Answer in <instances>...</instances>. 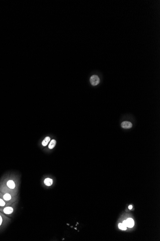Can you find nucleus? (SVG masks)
Wrapping results in <instances>:
<instances>
[{"label": "nucleus", "instance_id": "obj_9", "mask_svg": "<svg viewBox=\"0 0 160 241\" xmlns=\"http://www.w3.org/2000/svg\"><path fill=\"white\" fill-rule=\"evenodd\" d=\"M50 141V138L49 137H46L42 142V145L44 146H46Z\"/></svg>", "mask_w": 160, "mask_h": 241}, {"label": "nucleus", "instance_id": "obj_10", "mask_svg": "<svg viewBox=\"0 0 160 241\" xmlns=\"http://www.w3.org/2000/svg\"><path fill=\"white\" fill-rule=\"evenodd\" d=\"M56 145V141L55 140H52L50 141V144H49V149H53Z\"/></svg>", "mask_w": 160, "mask_h": 241}, {"label": "nucleus", "instance_id": "obj_5", "mask_svg": "<svg viewBox=\"0 0 160 241\" xmlns=\"http://www.w3.org/2000/svg\"><path fill=\"white\" fill-rule=\"evenodd\" d=\"M91 84L93 86H96L98 85L100 82V79L96 75H93L90 78Z\"/></svg>", "mask_w": 160, "mask_h": 241}, {"label": "nucleus", "instance_id": "obj_8", "mask_svg": "<svg viewBox=\"0 0 160 241\" xmlns=\"http://www.w3.org/2000/svg\"><path fill=\"white\" fill-rule=\"evenodd\" d=\"M12 203H7L6 202H5L2 198H1L0 197V207L1 208L2 207H4L7 206H8V205H11Z\"/></svg>", "mask_w": 160, "mask_h": 241}, {"label": "nucleus", "instance_id": "obj_12", "mask_svg": "<svg viewBox=\"0 0 160 241\" xmlns=\"http://www.w3.org/2000/svg\"><path fill=\"white\" fill-rule=\"evenodd\" d=\"M129 209H131L132 208V206H131V205L129 206Z\"/></svg>", "mask_w": 160, "mask_h": 241}, {"label": "nucleus", "instance_id": "obj_13", "mask_svg": "<svg viewBox=\"0 0 160 241\" xmlns=\"http://www.w3.org/2000/svg\"><path fill=\"white\" fill-rule=\"evenodd\" d=\"M0 208H1V207H0Z\"/></svg>", "mask_w": 160, "mask_h": 241}, {"label": "nucleus", "instance_id": "obj_1", "mask_svg": "<svg viewBox=\"0 0 160 241\" xmlns=\"http://www.w3.org/2000/svg\"><path fill=\"white\" fill-rule=\"evenodd\" d=\"M0 197L2 198L5 202L9 203H14L16 200L15 195L8 192H0Z\"/></svg>", "mask_w": 160, "mask_h": 241}, {"label": "nucleus", "instance_id": "obj_3", "mask_svg": "<svg viewBox=\"0 0 160 241\" xmlns=\"http://www.w3.org/2000/svg\"><path fill=\"white\" fill-rule=\"evenodd\" d=\"M10 219L0 212V230L3 229L8 224Z\"/></svg>", "mask_w": 160, "mask_h": 241}, {"label": "nucleus", "instance_id": "obj_6", "mask_svg": "<svg viewBox=\"0 0 160 241\" xmlns=\"http://www.w3.org/2000/svg\"><path fill=\"white\" fill-rule=\"evenodd\" d=\"M121 127L124 129H130L132 127V124L130 122L124 121L121 123Z\"/></svg>", "mask_w": 160, "mask_h": 241}, {"label": "nucleus", "instance_id": "obj_4", "mask_svg": "<svg viewBox=\"0 0 160 241\" xmlns=\"http://www.w3.org/2000/svg\"><path fill=\"white\" fill-rule=\"evenodd\" d=\"M123 224H124L127 227L132 228L134 225V221L131 218H129L127 220L123 221Z\"/></svg>", "mask_w": 160, "mask_h": 241}, {"label": "nucleus", "instance_id": "obj_2", "mask_svg": "<svg viewBox=\"0 0 160 241\" xmlns=\"http://www.w3.org/2000/svg\"><path fill=\"white\" fill-rule=\"evenodd\" d=\"M16 206L15 202L12 203L11 205L2 207L0 209V212H2L5 215L11 216L13 213Z\"/></svg>", "mask_w": 160, "mask_h": 241}, {"label": "nucleus", "instance_id": "obj_7", "mask_svg": "<svg viewBox=\"0 0 160 241\" xmlns=\"http://www.w3.org/2000/svg\"><path fill=\"white\" fill-rule=\"evenodd\" d=\"M44 184L46 186H50L51 185H52L53 181L52 179H51L50 178H46V179H44Z\"/></svg>", "mask_w": 160, "mask_h": 241}, {"label": "nucleus", "instance_id": "obj_11", "mask_svg": "<svg viewBox=\"0 0 160 241\" xmlns=\"http://www.w3.org/2000/svg\"><path fill=\"white\" fill-rule=\"evenodd\" d=\"M118 227L120 229L122 230H127V227L123 223H119L118 224Z\"/></svg>", "mask_w": 160, "mask_h": 241}]
</instances>
